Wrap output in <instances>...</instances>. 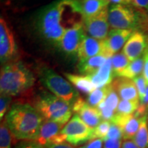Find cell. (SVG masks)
I'll use <instances>...</instances> for the list:
<instances>
[{
  "label": "cell",
  "instance_id": "obj_34",
  "mask_svg": "<svg viewBox=\"0 0 148 148\" xmlns=\"http://www.w3.org/2000/svg\"><path fill=\"white\" fill-rule=\"evenodd\" d=\"M14 148H45L34 140H21Z\"/></svg>",
  "mask_w": 148,
  "mask_h": 148
},
{
  "label": "cell",
  "instance_id": "obj_33",
  "mask_svg": "<svg viewBox=\"0 0 148 148\" xmlns=\"http://www.w3.org/2000/svg\"><path fill=\"white\" fill-rule=\"evenodd\" d=\"M12 101V97L6 95H1L0 97V119H3L8 113L10 105Z\"/></svg>",
  "mask_w": 148,
  "mask_h": 148
},
{
  "label": "cell",
  "instance_id": "obj_15",
  "mask_svg": "<svg viewBox=\"0 0 148 148\" xmlns=\"http://www.w3.org/2000/svg\"><path fill=\"white\" fill-rule=\"evenodd\" d=\"M110 122L121 127L124 140H132L139 127L140 118L135 116L134 114L130 115L115 114Z\"/></svg>",
  "mask_w": 148,
  "mask_h": 148
},
{
  "label": "cell",
  "instance_id": "obj_21",
  "mask_svg": "<svg viewBox=\"0 0 148 148\" xmlns=\"http://www.w3.org/2000/svg\"><path fill=\"white\" fill-rule=\"evenodd\" d=\"M83 17H88L97 14L108 8V0H82L80 1Z\"/></svg>",
  "mask_w": 148,
  "mask_h": 148
},
{
  "label": "cell",
  "instance_id": "obj_7",
  "mask_svg": "<svg viewBox=\"0 0 148 148\" xmlns=\"http://www.w3.org/2000/svg\"><path fill=\"white\" fill-rule=\"evenodd\" d=\"M64 141L73 146L93 140V128L88 126L77 114H74L61 130Z\"/></svg>",
  "mask_w": 148,
  "mask_h": 148
},
{
  "label": "cell",
  "instance_id": "obj_18",
  "mask_svg": "<svg viewBox=\"0 0 148 148\" xmlns=\"http://www.w3.org/2000/svg\"><path fill=\"white\" fill-rule=\"evenodd\" d=\"M96 88L106 87L112 84L114 77L112 58H108L105 63L92 75H88Z\"/></svg>",
  "mask_w": 148,
  "mask_h": 148
},
{
  "label": "cell",
  "instance_id": "obj_22",
  "mask_svg": "<svg viewBox=\"0 0 148 148\" xmlns=\"http://www.w3.org/2000/svg\"><path fill=\"white\" fill-rule=\"evenodd\" d=\"M143 63L144 58L143 55L139 58L130 62V63L127 66V67L123 69L118 75L117 77H125V78L133 79L143 73Z\"/></svg>",
  "mask_w": 148,
  "mask_h": 148
},
{
  "label": "cell",
  "instance_id": "obj_16",
  "mask_svg": "<svg viewBox=\"0 0 148 148\" xmlns=\"http://www.w3.org/2000/svg\"><path fill=\"white\" fill-rule=\"evenodd\" d=\"M111 85L121 99L140 101L137 88L132 79L118 77V78L112 81Z\"/></svg>",
  "mask_w": 148,
  "mask_h": 148
},
{
  "label": "cell",
  "instance_id": "obj_29",
  "mask_svg": "<svg viewBox=\"0 0 148 148\" xmlns=\"http://www.w3.org/2000/svg\"><path fill=\"white\" fill-rule=\"evenodd\" d=\"M111 122L108 121H101L99 125L93 128V140L100 138L104 140L110 129Z\"/></svg>",
  "mask_w": 148,
  "mask_h": 148
},
{
  "label": "cell",
  "instance_id": "obj_28",
  "mask_svg": "<svg viewBox=\"0 0 148 148\" xmlns=\"http://www.w3.org/2000/svg\"><path fill=\"white\" fill-rule=\"evenodd\" d=\"M119 98V96L118 95L117 92L116 91L115 89L112 87V85H109L108 93H107L106 99L104 100L107 106L116 112L118 104H119L120 101Z\"/></svg>",
  "mask_w": 148,
  "mask_h": 148
},
{
  "label": "cell",
  "instance_id": "obj_41",
  "mask_svg": "<svg viewBox=\"0 0 148 148\" xmlns=\"http://www.w3.org/2000/svg\"><path fill=\"white\" fill-rule=\"evenodd\" d=\"M109 2L112 3L113 4H126L127 5V3L126 2L125 0H108Z\"/></svg>",
  "mask_w": 148,
  "mask_h": 148
},
{
  "label": "cell",
  "instance_id": "obj_25",
  "mask_svg": "<svg viewBox=\"0 0 148 148\" xmlns=\"http://www.w3.org/2000/svg\"><path fill=\"white\" fill-rule=\"evenodd\" d=\"M140 101H131L121 99L116 110V114L130 115L135 113L139 106Z\"/></svg>",
  "mask_w": 148,
  "mask_h": 148
},
{
  "label": "cell",
  "instance_id": "obj_3",
  "mask_svg": "<svg viewBox=\"0 0 148 148\" xmlns=\"http://www.w3.org/2000/svg\"><path fill=\"white\" fill-rule=\"evenodd\" d=\"M35 77L23 62H13L3 64L0 73L1 95L10 97L26 92L34 86Z\"/></svg>",
  "mask_w": 148,
  "mask_h": 148
},
{
  "label": "cell",
  "instance_id": "obj_43",
  "mask_svg": "<svg viewBox=\"0 0 148 148\" xmlns=\"http://www.w3.org/2000/svg\"><path fill=\"white\" fill-rule=\"evenodd\" d=\"M147 125H148V111H147Z\"/></svg>",
  "mask_w": 148,
  "mask_h": 148
},
{
  "label": "cell",
  "instance_id": "obj_36",
  "mask_svg": "<svg viewBox=\"0 0 148 148\" xmlns=\"http://www.w3.org/2000/svg\"><path fill=\"white\" fill-rule=\"evenodd\" d=\"M144 63H143V70L142 75L146 80V82L148 85V45L146 48L145 52L143 53Z\"/></svg>",
  "mask_w": 148,
  "mask_h": 148
},
{
  "label": "cell",
  "instance_id": "obj_23",
  "mask_svg": "<svg viewBox=\"0 0 148 148\" xmlns=\"http://www.w3.org/2000/svg\"><path fill=\"white\" fill-rule=\"evenodd\" d=\"M133 141L139 148H148V125L147 114L140 117L139 127L132 138Z\"/></svg>",
  "mask_w": 148,
  "mask_h": 148
},
{
  "label": "cell",
  "instance_id": "obj_35",
  "mask_svg": "<svg viewBox=\"0 0 148 148\" xmlns=\"http://www.w3.org/2000/svg\"><path fill=\"white\" fill-rule=\"evenodd\" d=\"M103 140L100 138H96L88 142L79 148H103Z\"/></svg>",
  "mask_w": 148,
  "mask_h": 148
},
{
  "label": "cell",
  "instance_id": "obj_12",
  "mask_svg": "<svg viewBox=\"0 0 148 148\" xmlns=\"http://www.w3.org/2000/svg\"><path fill=\"white\" fill-rule=\"evenodd\" d=\"M64 125L57 122L44 119L40 126L38 137L34 141L43 147L51 143H64V139L61 134Z\"/></svg>",
  "mask_w": 148,
  "mask_h": 148
},
{
  "label": "cell",
  "instance_id": "obj_11",
  "mask_svg": "<svg viewBox=\"0 0 148 148\" xmlns=\"http://www.w3.org/2000/svg\"><path fill=\"white\" fill-rule=\"evenodd\" d=\"M134 31L130 29H112L109 31L108 36L103 40V55L107 58H112V56L124 47L127 40Z\"/></svg>",
  "mask_w": 148,
  "mask_h": 148
},
{
  "label": "cell",
  "instance_id": "obj_13",
  "mask_svg": "<svg viewBox=\"0 0 148 148\" xmlns=\"http://www.w3.org/2000/svg\"><path fill=\"white\" fill-rule=\"evenodd\" d=\"M148 45L147 37L141 31H134L127 40L123 51L128 60L132 62L143 55Z\"/></svg>",
  "mask_w": 148,
  "mask_h": 148
},
{
  "label": "cell",
  "instance_id": "obj_14",
  "mask_svg": "<svg viewBox=\"0 0 148 148\" xmlns=\"http://www.w3.org/2000/svg\"><path fill=\"white\" fill-rule=\"evenodd\" d=\"M72 110L92 128L95 127L102 121L99 110L95 107L90 106L80 97L73 105Z\"/></svg>",
  "mask_w": 148,
  "mask_h": 148
},
{
  "label": "cell",
  "instance_id": "obj_1",
  "mask_svg": "<svg viewBox=\"0 0 148 148\" xmlns=\"http://www.w3.org/2000/svg\"><path fill=\"white\" fill-rule=\"evenodd\" d=\"M83 18L80 1L54 0L37 11L34 27L42 41L58 48L66 31Z\"/></svg>",
  "mask_w": 148,
  "mask_h": 148
},
{
  "label": "cell",
  "instance_id": "obj_39",
  "mask_svg": "<svg viewBox=\"0 0 148 148\" xmlns=\"http://www.w3.org/2000/svg\"><path fill=\"white\" fill-rule=\"evenodd\" d=\"M45 148H75L73 145L68 143H51L46 145Z\"/></svg>",
  "mask_w": 148,
  "mask_h": 148
},
{
  "label": "cell",
  "instance_id": "obj_42",
  "mask_svg": "<svg viewBox=\"0 0 148 148\" xmlns=\"http://www.w3.org/2000/svg\"><path fill=\"white\" fill-rule=\"evenodd\" d=\"M125 1H126V2L127 3V4H128V3H132V1H133V0H125Z\"/></svg>",
  "mask_w": 148,
  "mask_h": 148
},
{
  "label": "cell",
  "instance_id": "obj_4",
  "mask_svg": "<svg viewBox=\"0 0 148 148\" xmlns=\"http://www.w3.org/2000/svg\"><path fill=\"white\" fill-rule=\"evenodd\" d=\"M32 106L45 119L62 125L69 121L73 113L69 103L46 90H40L34 96Z\"/></svg>",
  "mask_w": 148,
  "mask_h": 148
},
{
  "label": "cell",
  "instance_id": "obj_26",
  "mask_svg": "<svg viewBox=\"0 0 148 148\" xmlns=\"http://www.w3.org/2000/svg\"><path fill=\"white\" fill-rule=\"evenodd\" d=\"M109 85L106 87L95 88L93 91L88 94L87 97V102L90 106L97 108L99 103L105 100L108 93Z\"/></svg>",
  "mask_w": 148,
  "mask_h": 148
},
{
  "label": "cell",
  "instance_id": "obj_32",
  "mask_svg": "<svg viewBox=\"0 0 148 148\" xmlns=\"http://www.w3.org/2000/svg\"><path fill=\"white\" fill-rule=\"evenodd\" d=\"M122 138H123V132H122L121 127L111 122L110 129H109L108 132L104 140H122Z\"/></svg>",
  "mask_w": 148,
  "mask_h": 148
},
{
  "label": "cell",
  "instance_id": "obj_31",
  "mask_svg": "<svg viewBox=\"0 0 148 148\" xmlns=\"http://www.w3.org/2000/svg\"><path fill=\"white\" fill-rule=\"evenodd\" d=\"M132 80L134 81V84L136 85V87L137 88L140 101H143L144 97L145 95L146 90H147V84L146 82V80L144 78L142 74L137 77H136Z\"/></svg>",
  "mask_w": 148,
  "mask_h": 148
},
{
  "label": "cell",
  "instance_id": "obj_2",
  "mask_svg": "<svg viewBox=\"0 0 148 148\" xmlns=\"http://www.w3.org/2000/svg\"><path fill=\"white\" fill-rule=\"evenodd\" d=\"M32 105L16 102L10 106L5 121L11 134L18 140H35L44 121Z\"/></svg>",
  "mask_w": 148,
  "mask_h": 148
},
{
  "label": "cell",
  "instance_id": "obj_9",
  "mask_svg": "<svg viewBox=\"0 0 148 148\" xmlns=\"http://www.w3.org/2000/svg\"><path fill=\"white\" fill-rule=\"evenodd\" d=\"M108 14V8H107L99 13L83 18L85 32L96 39H106L110 27Z\"/></svg>",
  "mask_w": 148,
  "mask_h": 148
},
{
  "label": "cell",
  "instance_id": "obj_30",
  "mask_svg": "<svg viewBox=\"0 0 148 148\" xmlns=\"http://www.w3.org/2000/svg\"><path fill=\"white\" fill-rule=\"evenodd\" d=\"M97 108L99 110V112H100L101 119L103 121H111V120L113 119V117L116 114L115 111L109 108L104 101H103L102 102L99 103L97 106Z\"/></svg>",
  "mask_w": 148,
  "mask_h": 148
},
{
  "label": "cell",
  "instance_id": "obj_5",
  "mask_svg": "<svg viewBox=\"0 0 148 148\" xmlns=\"http://www.w3.org/2000/svg\"><path fill=\"white\" fill-rule=\"evenodd\" d=\"M38 74L40 82L49 92L69 103L71 107L79 98L76 88L53 69L43 66L38 69Z\"/></svg>",
  "mask_w": 148,
  "mask_h": 148
},
{
  "label": "cell",
  "instance_id": "obj_17",
  "mask_svg": "<svg viewBox=\"0 0 148 148\" xmlns=\"http://www.w3.org/2000/svg\"><path fill=\"white\" fill-rule=\"evenodd\" d=\"M103 40H98L91 36H86L79 45L77 57L79 61H80L103 54Z\"/></svg>",
  "mask_w": 148,
  "mask_h": 148
},
{
  "label": "cell",
  "instance_id": "obj_6",
  "mask_svg": "<svg viewBox=\"0 0 148 148\" xmlns=\"http://www.w3.org/2000/svg\"><path fill=\"white\" fill-rule=\"evenodd\" d=\"M143 11L126 4H112L108 8V22L112 29L140 31L144 23Z\"/></svg>",
  "mask_w": 148,
  "mask_h": 148
},
{
  "label": "cell",
  "instance_id": "obj_38",
  "mask_svg": "<svg viewBox=\"0 0 148 148\" xmlns=\"http://www.w3.org/2000/svg\"><path fill=\"white\" fill-rule=\"evenodd\" d=\"M121 140H106L103 148H121Z\"/></svg>",
  "mask_w": 148,
  "mask_h": 148
},
{
  "label": "cell",
  "instance_id": "obj_19",
  "mask_svg": "<svg viewBox=\"0 0 148 148\" xmlns=\"http://www.w3.org/2000/svg\"><path fill=\"white\" fill-rule=\"evenodd\" d=\"M108 58L104 55L100 54L86 60H80L77 64V69L79 73L84 75H92L105 63Z\"/></svg>",
  "mask_w": 148,
  "mask_h": 148
},
{
  "label": "cell",
  "instance_id": "obj_20",
  "mask_svg": "<svg viewBox=\"0 0 148 148\" xmlns=\"http://www.w3.org/2000/svg\"><path fill=\"white\" fill-rule=\"evenodd\" d=\"M64 76L76 89L84 93L90 94L96 88L88 75L66 73H64Z\"/></svg>",
  "mask_w": 148,
  "mask_h": 148
},
{
  "label": "cell",
  "instance_id": "obj_37",
  "mask_svg": "<svg viewBox=\"0 0 148 148\" xmlns=\"http://www.w3.org/2000/svg\"><path fill=\"white\" fill-rule=\"evenodd\" d=\"M132 4L136 8L148 12V0H133Z\"/></svg>",
  "mask_w": 148,
  "mask_h": 148
},
{
  "label": "cell",
  "instance_id": "obj_8",
  "mask_svg": "<svg viewBox=\"0 0 148 148\" xmlns=\"http://www.w3.org/2000/svg\"><path fill=\"white\" fill-rule=\"evenodd\" d=\"M18 47L12 29L2 16L0 18V61L3 64L13 62Z\"/></svg>",
  "mask_w": 148,
  "mask_h": 148
},
{
  "label": "cell",
  "instance_id": "obj_27",
  "mask_svg": "<svg viewBox=\"0 0 148 148\" xmlns=\"http://www.w3.org/2000/svg\"><path fill=\"white\" fill-rule=\"evenodd\" d=\"M12 134L5 120L0 126V148H12Z\"/></svg>",
  "mask_w": 148,
  "mask_h": 148
},
{
  "label": "cell",
  "instance_id": "obj_10",
  "mask_svg": "<svg viewBox=\"0 0 148 148\" xmlns=\"http://www.w3.org/2000/svg\"><path fill=\"white\" fill-rule=\"evenodd\" d=\"M83 22L75 25L62 36L58 49L67 56H77L79 45L86 37Z\"/></svg>",
  "mask_w": 148,
  "mask_h": 148
},
{
  "label": "cell",
  "instance_id": "obj_40",
  "mask_svg": "<svg viewBox=\"0 0 148 148\" xmlns=\"http://www.w3.org/2000/svg\"><path fill=\"white\" fill-rule=\"evenodd\" d=\"M121 148H139L133 140H125L122 143Z\"/></svg>",
  "mask_w": 148,
  "mask_h": 148
},
{
  "label": "cell",
  "instance_id": "obj_24",
  "mask_svg": "<svg viewBox=\"0 0 148 148\" xmlns=\"http://www.w3.org/2000/svg\"><path fill=\"white\" fill-rule=\"evenodd\" d=\"M111 58L114 77H117L118 75L130 63V61L128 60L123 51L115 53Z\"/></svg>",
  "mask_w": 148,
  "mask_h": 148
}]
</instances>
